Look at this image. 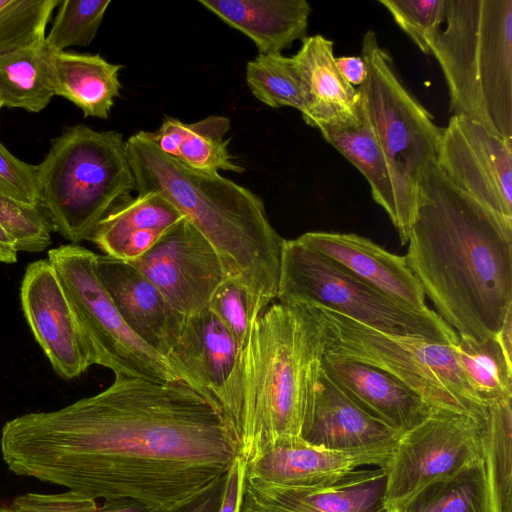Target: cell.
I'll return each mask as SVG.
<instances>
[{
  "label": "cell",
  "instance_id": "32",
  "mask_svg": "<svg viewBox=\"0 0 512 512\" xmlns=\"http://www.w3.org/2000/svg\"><path fill=\"white\" fill-rule=\"evenodd\" d=\"M245 78L254 97L265 105L305 112L306 97L292 57L258 54L247 63Z\"/></svg>",
  "mask_w": 512,
  "mask_h": 512
},
{
  "label": "cell",
  "instance_id": "15",
  "mask_svg": "<svg viewBox=\"0 0 512 512\" xmlns=\"http://www.w3.org/2000/svg\"><path fill=\"white\" fill-rule=\"evenodd\" d=\"M384 487L380 467L310 486L273 484L243 472L238 512H386Z\"/></svg>",
  "mask_w": 512,
  "mask_h": 512
},
{
  "label": "cell",
  "instance_id": "44",
  "mask_svg": "<svg viewBox=\"0 0 512 512\" xmlns=\"http://www.w3.org/2000/svg\"><path fill=\"white\" fill-rule=\"evenodd\" d=\"M496 338L506 357L512 361V310L508 312Z\"/></svg>",
  "mask_w": 512,
  "mask_h": 512
},
{
  "label": "cell",
  "instance_id": "22",
  "mask_svg": "<svg viewBox=\"0 0 512 512\" xmlns=\"http://www.w3.org/2000/svg\"><path fill=\"white\" fill-rule=\"evenodd\" d=\"M238 351L233 335L207 308L186 317L167 360L185 383L211 403L231 373Z\"/></svg>",
  "mask_w": 512,
  "mask_h": 512
},
{
  "label": "cell",
  "instance_id": "14",
  "mask_svg": "<svg viewBox=\"0 0 512 512\" xmlns=\"http://www.w3.org/2000/svg\"><path fill=\"white\" fill-rule=\"evenodd\" d=\"M20 298L37 343L61 378L72 380L92 366L68 297L48 260L26 267Z\"/></svg>",
  "mask_w": 512,
  "mask_h": 512
},
{
  "label": "cell",
  "instance_id": "1",
  "mask_svg": "<svg viewBox=\"0 0 512 512\" xmlns=\"http://www.w3.org/2000/svg\"><path fill=\"white\" fill-rule=\"evenodd\" d=\"M0 450L18 476L152 512L185 508L237 459L219 412L187 383L126 376L63 408L7 421Z\"/></svg>",
  "mask_w": 512,
  "mask_h": 512
},
{
  "label": "cell",
  "instance_id": "34",
  "mask_svg": "<svg viewBox=\"0 0 512 512\" xmlns=\"http://www.w3.org/2000/svg\"><path fill=\"white\" fill-rule=\"evenodd\" d=\"M110 0H64L50 32L44 39L49 51H65L72 46L89 45L98 32Z\"/></svg>",
  "mask_w": 512,
  "mask_h": 512
},
{
  "label": "cell",
  "instance_id": "33",
  "mask_svg": "<svg viewBox=\"0 0 512 512\" xmlns=\"http://www.w3.org/2000/svg\"><path fill=\"white\" fill-rule=\"evenodd\" d=\"M59 4V0H0V56L42 46Z\"/></svg>",
  "mask_w": 512,
  "mask_h": 512
},
{
  "label": "cell",
  "instance_id": "45",
  "mask_svg": "<svg viewBox=\"0 0 512 512\" xmlns=\"http://www.w3.org/2000/svg\"><path fill=\"white\" fill-rule=\"evenodd\" d=\"M3 512H18V511L14 510L10 506H7L6 509Z\"/></svg>",
  "mask_w": 512,
  "mask_h": 512
},
{
  "label": "cell",
  "instance_id": "30",
  "mask_svg": "<svg viewBox=\"0 0 512 512\" xmlns=\"http://www.w3.org/2000/svg\"><path fill=\"white\" fill-rule=\"evenodd\" d=\"M512 398L487 407L482 428L490 512H512Z\"/></svg>",
  "mask_w": 512,
  "mask_h": 512
},
{
  "label": "cell",
  "instance_id": "13",
  "mask_svg": "<svg viewBox=\"0 0 512 512\" xmlns=\"http://www.w3.org/2000/svg\"><path fill=\"white\" fill-rule=\"evenodd\" d=\"M129 263L185 317L207 309L212 295L225 279L216 251L185 218Z\"/></svg>",
  "mask_w": 512,
  "mask_h": 512
},
{
  "label": "cell",
  "instance_id": "4",
  "mask_svg": "<svg viewBox=\"0 0 512 512\" xmlns=\"http://www.w3.org/2000/svg\"><path fill=\"white\" fill-rule=\"evenodd\" d=\"M125 144L135 191L161 194L207 239L225 278L247 293L253 322L277 300L285 241L271 225L263 200L217 172L181 164L143 131Z\"/></svg>",
  "mask_w": 512,
  "mask_h": 512
},
{
  "label": "cell",
  "instance_id": "3",
  "mask_svg": "<svg viewBox=\"0 0 512 512\" xmlns=\"http://www.w3.org/2000/svg\"><path fill=\"white\" fill-rule=\"evenodd\" d=\"M328 340L325 319L312 305L277 300L251 323L211 400L243 466L283 440L302 438Z\"/></svg>",
  "mask_w": 512,
  "mask_h": 512
},
{
  "label": "cell",
  "instance_id": "26",
  "mask_svg": "<svg viewBox=\"0 0 512 512\" xmlns=\"http://www.w3.org/2000/svg\"><path fill=\"white\" fill-rule=\"evenodd\" d=\"M230 130L227 117L211 115L193 123L166 117L155 131H143L163 153L181 164L202 172L231 171L245 168L234 161L225 136Z\"/></svg>",
  "mask_w": 512,
  "mask_h": 512
},
{
  "label": "cell",
  "instance_id": "43",
  "mask_svg": "<svg viewBox=\"0 0 512 512\" xmlns=\"http://www.w3.org/2000/svg\"><path fill=\"white\" fill-rule=\"evenodd\" d=\"M18 252L16 240L0 226V263L17 262Z\"/></svg>",
  "mask_w": 512,
  "mask_h": 512
},
{
  "label": "cell",
  "instance_id": "37",
  "mask_svg": "<svg viewBox=\"0 0 512 512\" xmlns=\"http://www.w3.org/2000/svg\"><path fill=\"white\" fill-rule=\"evenodd\" d=\"M18 512H152L125 499H97L73 491L57 494L25 493L13 499Z\"/></svg>",
  "mask_w": 512,
  "mask_h": 512
},
{
  "label": "cell",
  "instance_id": "11",
  "mask_svg": "<svg viewBox=\"0 0 512 512\" xmlns=\"http://www.w3.org/2000/svg\"><path fill=\"white\" fill-rule=\"evenodd\" d=\"M484 419L433 408L424 421L401 434L384 468L385 511L427 483L481 460Z\"/></svg>",
  "mask_w": 512,
  "mask_h": 512
},
{
  "label": "cell",
  "instance_id": "39",
  "mask_svg": "<svg viewBox=\"0 0 512 512\" xmlns=\"http://www.w3.org/2000/svg\"><path fill=\"white\" fill-rule=\"evenodd\" d=\"M0 191L32 206H39L36 165L21 161L0 143Z\"/></svg>",
  "mask_w": 512,
  "mask_h": 512
},
{
  "label": "cell",
  "instance_id": "5",
  "mask_svg": "<svg viewBox=\"0 0 512 512\" xmlns=\"http://www.w3.org/2000/svg\"><path fill=\"white\" fill-rule=\"evenodd\" d=\"M444 21L430 53L450 113L512 140V0H445Z\"/></svg>",
  "mask_w": 512,
  "mask_h": 512
},
{
  "label": "cell",
  "instance_id": "2",
  "mask_svg": "<svg viewBox=\"0 0 512 512\" xmlns=\"http://www.w3.org/2000/svg\"><path fill=\"white\" fill-rule=\"evenodd\" d=\"M405 259L424 295L458 336L494 337L512 310V219L425 170Z\"/></svg>",
  "mask_w": 512,
  "mask_h": 512
},
{
  "label": "cell",
  "instance_id": "41",
  "mask_svg": "<svg viewBox=\"0 0 512 512\" xmlns=\"http://www.w3.org/2000/svg\"><path fill=\"white\" fill-rule=\"evenodd\" d=\"M335 62L342 76L352 86L357 88L365 82L367 67L361 55L335 57Z\"/></svg>",
  "mask_w": 512,
  "mask_h": 512
},
{
  "label": "cell",
  "instance_id": "47",
  "mask_svg": "<svg viewBox=\"0 0 512 512\" xmlns=\"http://www.w3.org/2000/svg\"><path fill=\"white\" fill-rule=\"evenodd\" d=\"M2 108L1 104H0V109Z\"/></svg>",
  "mask_w": 512,
  "mask_h": 512
},
{
  "label": "cell",
  "instance_id": "8",
  "mask_svg": "<svg viewBox=\"0 0 512 512\" xmlns=\"http://www.w3.org/2000/svg\"><path fill=\"white\" fill-rule=\"evenodd\" d=\"M277 300L326 308L388 334L446 345L458 341L435 311L397 301L297 238L282 247Z\"/></svg>",
  "mask_w": 512,
  "mask_h": 512
},
{
  "label": "cell",
  "instance_id": "12",
  "mask_svg": "<svg viewBox=\"0 0 512 512\" xmlns=\"http://www.w3.org/2000/svg\"><path fill=\"white\" fill-rule=\"evenodd\" d=\"M436 164L457 188L512 219V140L451 115L442 128Z\"/></svg>",
  "mask_w": 512,
  "mask_h": 512
},
{
  "label": "cell",
  "instance_id": "29",
  "mask_svg": "<svg viewBox=\"0 0 512 512\" xmlns=\"http://www.w3.org/2000/svg\"><path fill=\"white\" fill-rule=\"evenodd\" d=\"M55 96L44 44L0 56V104L40 112Z\"/></svg>",
  "mask_w": 512,
  "mask_h": 512
},
{
  "label": "cell",
  "instance_id": "31",
  "mask_svg": "<svg viewBox=\"0 0 512 512\" xmlns=\"http://www.w3.org/2000/svg\"><path fill=\"white\" fill-rule=\"evenodd\" d=\"M454 349L470 386L485 406L512 398V361L496 336L480 340L458 336Z\"/></svg>",
  "mask_w": 512,
  "mask_h": 512
},
{
  "label": "cell",
  "instance_id": "20",
  "mask_svg": "<svg viewBox=\"0 0 512 512\" xmlns=\"http://www.w3.org/2000/svg\"><path fill=\"white\" fill-rule=\"evenodd\" d=\"M335 57L334 42L320 34L304 38L292 56L306 97L302 118L319 130L359 120V91L342 76Z\"/></svg>",
  "mask_w": 512,
  "mask_h": 512
},
{
  "label": "cell",
  "instance_id": "27",
  "mask_svg": "<svg viewBox=\"0 0 512 512\" xmlns=\"http://www.w3.org/2000/svg\"><path fill=\"white\" fill-rule=\"evenodd\" d=\"M320 132L329 144L362 173L370 186L373 200L387 213L394 226L397 221V205L390 167L362 101L357 123L325 127Z\"/></svg>",
  "mask_w": 512,
  "mask_h": 512
},
{
  "label": "cell",
  "instance_id": "10",
  "mask_svg": "<svg viewBox=\"0 0 512 512\" xmlns=\"http://www.w3.org/2000/svg\"><path fill=\"white\" fill-rule=\"evenodd\" d=\"M97 254L78 244L48 251L68 297L92 365L115 376L155 382L183 381L168 360L126 324L96 272Z\"/></svg>",
  "mask_w": 512,
  "mask_h": 512
},
{
  "label": "cell",
  "instance_id": "7",
  "mask_svg": "<svg viewBox=\"0 0 512 512\" xmlns=\"http://www.w3.org/2000/svg\"><path fill=\"white\" fill-rule=\"evenodd\" d=\"M361 57L367 77L357 89L390 167L397 205L394 227L406 245L419 184L427 167L437 161L442 128L402 82L373 30L363 36Z\"/></svg>",
  "mask_w": 512,
  "mask_h": 512
},
{
  "label": "cell",
  "instance_id": "36",
  "mask_svg": "<svg viewBox=\"0 0 512 512\" xmlns=\"http://www.w3.org/2000/svg\"><path fill=\"white\" fill-rule=\"evenodd\" d=\"M0 226L19 251L41 252L51 244L52 227L40 207L22 203L0 191Z\"/></svg>",
  "mask_w": 512,
  "mask_h": 512
},
{
  "label": "cell",
  "instance_id": "35",
  "mask_svg": "<svg viewBox=\"0 0 512 512\" xmlns=\"http://www.w3.org/2000/svg\"><path fill=\"white\" fill-rule=\"evenodd\" d=\"M419 50L429 54L445 20V0H378Z\"/></svg>",
  "mask_w": 512,
  "mask_h": 512
},
{
  "label": "cell",
  "instance_id": "6",
  "mask_svg": "<svg viewBox=\"0 0 512 512\" xmlns=\"http://www.w3.org/2000/svg\"><path fill=\"white\" fill-rule=\"evenodd\" d=\"M121 133L85 124L66 128L36 165L39 206L72 244L90 240L100 221L130 199L134 176Z\"/></svg>",
  "mask_w": 512,
  "mask_h": 512
},
{
  "label": "cell",
  "instance_id": "19",
  "mask_svg": "<svg viewBox=\"0 0 512 512\" xmlns=\"http://www.w3.org/2000/svg\"><path fill=\"white\" fill-rule=\"evenodd\" d=\"M322 369L361 409L400 434L433 410L415 391L378 368L325 353Z\"/></svg>",
  "mask_w": 512,
  "mask_h": 512
},
{
  "label": "cell",
  "instance_id": "38",
  "mask_svg": "<svg viewBox=\"0 0 512 512\" xmlns=\"http://www.w3.org/2000/svg\"><path fill=\"white\" fill-rule=\"evenodd\" d=\"M208 309L229 330L240 347L252 323L249 298L245 290L225 278L212 295Z\"/></svg>",
  "mask_w": 512,
  "mask_h": 512
},
{
  "label": "cell",
  "instance_id": "17",
  "mask_svg": "<svg viewBox=\"0 0 512 512\" xmlns=\"http://www.w3.org/2000/svg\"><path fill=\"white\" fill-rule=\"evenodd\" d=\"M393 449L338 451L291 438L243 466L244 475L286 486L317 485L340 478L362 466L385 468Z\"/></svg>",
  "mask_w": 512,
  "mask_h": 512
},
{
  "label": "cell",
  "instance_id": "9",
  "mask_svg": "<svg viewBox=\"0 0 512 512\" xmlns=\"http://www.w3.org/2000/svg\"><path fill=\"white\" fill-rule=\"evenodd\" d=\"M315 307L328 328L326 354L389 373L433 408L485 418L487 406L470 386L454 345L384 333L335 311Z\"/></svg>",
  "mask_w": 512,
  "mask_h": 512
},
{
  "label": "cell",
  "instance_id": "42",
  "mask_svg": "<svg viewBox=\"0 0 512 512\" xmlns=\"http://www.w3.org/2000/svg\"><path fill=\"white\" fill-rule=\"evenodd\" d=\"M226 477L194 502L175 512H218L223 499Z\"/></svg>",
  "mask_w": 512,
  "mask_h": 512
},
{
  "label": "cell",
  "instance_id": "46",
  "mask_svg": "<svg viewBox=\"0 0 512 512\" xmlns=\"http://www.w3.org/2000/svg\"><path fill=\"white\" fill-rule=\"evenodd\" d=\"M7 506L0 505V512H3L6 509Z\"/></svg>",
  "mask_w": 512,
  "mask_h": 512
},
{
  "label": "cell",
  "instance_id": "16",
  "mask_svg": "<svg viewBox=\"0 0 512 512\" xmlns=\"http://www.w3.org/2000/svg\"><path fill=\"white\" fill-rule=\"evenodd\" d=\"M96 272L128 327L167 359L186 317L131 263L97 254Z\"/></svg>",
  "mask_w": 512,
  "mask_h": 512
},
{
  "label": "cell",
  "instance_id": "21",
  "mask_svg": "<svg viewBox=\"0 0 512 512\" xmlns=\"http://www.w3.org/2000/svg\"><path fill=\"white\" fill-rule=\"evenodd\" d=\"M400 433L369 415L321 369L310 421L302 438L329 450L393 449Z\"/></svg>",
  "mask_w": 512,
  "mask_h": 512
},
{
  "label": "cell",
  "instance_id": "25",
  "mask_svg": "<svg viewBox=\"0 0 512 512\" xmlns=\"http://www.w3.org/2000/svg\"><path fill=\"white\" fill-rule=\"evenodd\" d=\"M47 52L54 94L76 105L84 117L107 119L120 96L123 65L99 54Z\"/></svg>",
  "mask_w": 512,
  "mask_h": 512
},
{
  "label": "cell",
  "instance_id": "18",
  "mask_svg": "<svg viewBox=\"0 0 512 512\" xmlns=\"http://www.w3.org/2000/svg\"><path fill=\"white\" fill-rule=\"evenodd\" d=\"M297 239L397 301L417 310L429 309L405 256L392 254L355 233L314 231Z\"/></svg>",
  "mask_w": 512,
  "mask_h": 512
},
{
  "label": "cell",
  "instance_id": "23",
  "mask_svg": "<svg viewBox=\"0 0 512 512\" xmlns=\"http://www.w3.org/2000/svg\"><path fill=\"white\" fill-rule=\"evenodd\" d=\"M230 27L248 36L259 54H282L307 37L312 11L306 0H198Z\"/></svg>",
  "mask_w": 512,
  "mask_h": 512
},
{
  "label": "cell",
  "instance_id": "40",
  "mask_svg": "<svg viewBox=\"0 0 512 512\" xmlns=\"http://www.w3.org/2000/svg\"><path fill=\"white\" fill-rule=\"evenodd\" d=\"M243 472V466L237 458L227 474L223 499L218 512H238Z\"/></svg>",
  "mask_w": 512,
  "mask_h": 512
},
{
  "label": "cell",
  "instance_id": "24",
  "mask_svg": "<svg viewBox=\"0 0 512 512\" xmlns=\"http://www.w3.org/2000/svg\"><path fill=\"white\" fill-rule=\"evenodd\" d=\"M183 218L161 194L141 193L111 210L100 221L90 241L105 255L132 262Z\"/></svg>",
  "mask_w": 512,
  "mask_h": 512
},
{
  "label": "cell",
  "instance_id": "28",
  "mask_svg": "<svg viewBox=\"0 0 512 512\" xmlns=\"http://www.w3.org/2000/svg\"><path fill=\"white\" fill-rule=\"evenodd\" d=\"M386 512H490L483 458L427 483Z\"/></svg>",
  "mask_w": 512,
  "mask_h": 512
}]
</instances>
